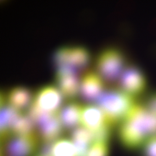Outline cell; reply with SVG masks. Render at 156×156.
<instances>
[{
  "mask_svg": "<svg viewBox=\"0 0 156 156\" xmlns=\"http://www.w3.org/2000/svg\"><path fill=\"white\" fill-rule=\"evenodd\" d=\"M147 115L145 106L136 103L120 123L119 137L124 147L134 150L143 146L149 136Z\"/></svg>",
  "mask_w": 156,
  "mask_h": 156,
  "instance_id": "1",
  "label": "cell"
},
{
  "mask_svg": "<svg viewBox=\"0 0 156 156\" xmlns=\"http://www.w3.org/2000/svg\"><path fill=\"white\" fill-rule=\"evenodd\" d=\"M104 91L103 79L98 73L88 72L80 80V93L87 101H97Z\"/></svg>",
  "mask_w": 156,
  "mask_h": 156,
  "instance_id": "11",
  "label": "cell"
},
{
  "mask_svg": "<svg viewBox=\"0 0 156 156\" xmlns=\"http://www.w3.org/2000/svg\"><path fill=\"white\" fill-rule=\"evenodd\" d=\"M124 54L115 48H107L98 55L96 61L98 73L103 80L113 82L119 79L126 66Z\"/></svg>",
  "mask_w": 156,
  "mask_h": 156,
  "instance_id": "4",
  "label": "cell"
},
{
  "mask_svg": "<svg viewBox=\"0 0 156 156\" xmlns=\"http://www.w3.org/2000/svg\"><path fill=\"white\" fill-rule=\"evenodd\" d=\"M39 136L35 132L15 136L8 143L6 151L9 156H30L36 150Z\"/></svg>",
  "mask_w": 156,
  "mask_h": 156,
  "instance_id": "10",
  "label": "cell"
},
{
  "mask_svg": "<svg viewBox=\"0 0 156 156\" xmlns=\"http://www.w3.org/2000/svg\"><path fill=\"white\" fill-rule=\"evenodd\" d=\"M75 146L71 140L58 139L50 144V156H76Z\"/></svg>",
  "mask_w": 156,
  "mask_h": 156,
  "instance_id": "15",
  "label": "cell"
},
{
  "mask_svg": "<svg viewBox=\"0 0 156 156\" xmlns=\"http://www.w3.org/2000/svg\"><path fill=\"white\" fill-rule=\"evenodd\" d=\"M62 98L58 88L50 85L43 87L33 98L27 115L37 125L46 115L59 110Z\"/></svg>",
  "mask_w": 156,
  "mask_h": 156,
  "instance_id": "3",
  "label": "cell"
},
{
  "mask_svg": "<svg viewBox=\"0 0 156 156\" xmlns=\"http://www.w3.org/2000/svg\"><path fill=\"white\" fill-rule=\"evenodd\" d=\"M33 98L29 89L25 87H18L10 90L7 99L9 105L20 111L30 106Z\"/></svg>",
  "mask_w": 156,
  "mask_h": 156,
  "instance_id": "13",
  "label": "cell"
},
{
  "mask_svg": "<svg viewBox=\"0 0 156 156\" xmlns=\"http://www.w3.org/2000/svg\"><path fill=\"white\" fill-rule=\"evenodd\" d=\"M145 156H156V135L148 137L144 144Z\"/></svg>",
  "mask_w": 156,
  "mask_h": 156,
  "instance_id": "19",
  "label": "cell"
},
{
  "mask_svg": "<svg viewBox=\"0 0 156 156\" xmlns=\"http://www.w3.org/2000/svg\"><path fill=\"white\" fill-rule=\"evenodd\" d=\"M109 140H95L89 148L88 156H109Z\"/></svg>",
  "mask_w": 156,
  "mask_h": 156,
  "instance_id": "17",
  "label": "cell"
},
{
  "mask_svg": "<svg viewBox=\"0 0 156 156\" xmlns=\"http://www.w3.org/2000/svg\"><path fill=\"white\" fill-rule=\"evenodd\" d=\"M60 111L47 115L37 124L39 126V137L44 144L53 143L61 134L63 126Z\"/></svg>",
  "mask_w": 156,
  "mask_h": 156,
  "instance_id": "8",
  "label": "cell"
},
{
  "mask_svg": "<svg viewBox=\"0 0 156 156\" xmlns=\"http://www.w3.org/2000/svg\"><path fill=\"white\" fill-rule=\"evenodd\" d=\"M83 106L75 102L66 105L60 111V116L63 127L75 128L80 124L81 113Z\"/></svg>",
  "mask_w": 156,
  "mask_h": 156,
  "instance_id": "12",
  "label": "cell"
},
{
  "mask_svg": "<svg viewBox=\"0 0 156 156\" xmlns=\"http://www.w3.org/2000/svg\"><path fill=\"white\" fill-rule=\"evenodd\" d=\"M145 106L148 110L156 113V92L148 98Z\"/></svg>",
  "mask_w": 156,
  "mask_h": 156,
  "instance_id": "21",
  "label": "cell"
},
{
  "mask_svg": "<svg viewBox=\"0 0 156 156\" xmlns=\"http://www.w3.org/2000/svg\"><path fill=\"white\" fill-rule=\"evenodd\" d=\"M35 124L27 115L20 114L14 121L11 132L15 136H21L35 132Z\"/></svg>",
  "mask_w": 156,
  "mask_h": 156,
  "instance_id": "16",
  "label": "cell"
},
{
  "mask_svg": "<svg viewBox=\"0 0 156 156\" xmlns=\"http://www.w3.org/2000/svg\"><path fill=\"white\" fill-rule=\"evenodd\" d=\"M71 140L74 143H81L90 145L93 141L92 132L81 126L73 129Z\"/></svg>",
  "mask_w": 156,
  "mask_h": 156,
  "instance_id": "18",
  "label": "cell"
},
{
  "mask_svg": "<svg viewBox=\"0 0 156 156\" xmlns=\"http://www.w3.org/2000/svg\"><path fill=\"white\" fill-rule=\"evenodd\" d=\"M36 156H50L49 155L46 154H45L41 152V153L37 155Z\"/></svg>",
  "mask_w": 156,
  "mask_h": 156,
  "instance_id": "22",
  "label": "cell"
},
{
  "mask_svg": "<svg viewBox=\"0 0 156 156\" xmlns=\"http://www.w3.org/2000/svg\"><path fill=\"white\" fill-rule=\"evenodd\" d=\"M90 59L88 50L80 47L60 48L53 56V63L57 68L70 67L77 71L86 67L89 64Z\"/></svg>",
  "mask_w": 156,
  "mask_h": 156,
  "instance_id": "5",
  "label": "cell"
},
{
  "mask_svg": "<svg viewBox=\"0 0 156 156\" xmlns=\"http://www.w3.org/2000/svg\"><path fill=\"white\" fill-rule=\"evenodd\" d=\"M80 125L91 131L92 134L112 127L97 105L83 106Z\"/></svg>",
  "mask_w": 156,
  "mask_h": 156,
  "instance_id": "9",
  "label": "cell"
},
{
  "mask_svg": "<svg viewBox=\"0 0 156 156\" xmlns=\"http://www.w3.org/2000/svg\"><path fill=\"white\" fill-rule=\"evenodd\" d=\"M119 80L120 89L134 97L143 93L146 88L144 74L134 66H126Z\"/></svg>",
  "mask_w": 156,
  "mask_h": 156,
  "instance_id": "6",
  "label": "cell"
},
{
  "mask_svg": "<svg viewBox=\"0 0 156 156\" xmlns=\"http://www.w3.org/2000/svg\"><path fill=\"white\" fill-rule=\"evenodd\" d=\"M78 71L70 67L57 68L56 82L58 88L63 96L73 98L80 93V80L78 77Z\"/></svg>",
  "mask_w": 156,
  "mask_h": 156,
  "instance_id": "7",
  "label": "cell"
},
{
  "mask_svg": "<svg viewBox=\"0 0 156 156\" xmlns=\"http://www.w3.org/2000/svg\"><path fill=\"white\" fill-rule=\"evenodd\" d=\"M20 114V111L9 105L1 109V137L2 141L9 137L12 124Z\"/></svg>",
  "mask_w": 156,
  "mask_h": 156,
  "instance_id": "14",
  "label": "cell"
},
{
  "mask_svg": "<svg viewBox=\"0 0 156 156\" xmlns=\"http://www.w3.org/2000/svg\"><path fill=\"white\" fill-rule=\"evenodd\" d=\"M96 101L112 127L120 124L136 103L134 97L120 89L105 91Z\"/></svg>",
  "mask_w": 156,
  "mask_h": 156,
  "instance_id": "2",
  "label": "cell"
},
{
  "mask_svg": "<svg viewBox=\"0 0 156 156\" xmlns=\"http://www.w3.org/2000/svg\"><path fill=\"white\" fill-rule=\"evenodd\" d=\"M147 127L149 136L156 135V113L148 110Z\"/></svg>",
  "mask_w": 156,
  "mask_h": 156,
  "instance_id": "20",
  "label": "cell"
}]
</instances>
